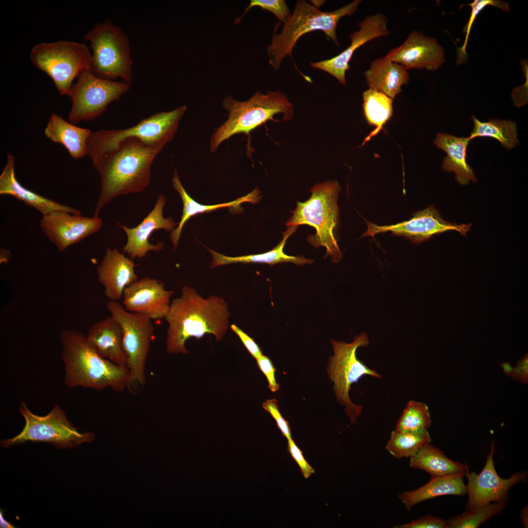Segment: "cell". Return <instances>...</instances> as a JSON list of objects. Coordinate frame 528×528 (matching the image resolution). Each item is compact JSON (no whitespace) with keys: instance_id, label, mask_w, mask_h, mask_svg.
<instances>
[{"instance_id":"1","label":"cell","mask_w":528,"mask_h":528,"mask_svg":"<svg viewBox=\"0 0 528 528\" xmlns=\"http://www.w3.org/2000/svg\"><path fill=\"white\" fill-rule=\"evenodd\" d=\"M167 144H152L131 138L92 161L101 177L94 216L114 198L143 192L149 186L151 167Z\"/></svg>"},{"instance_id":"2","label":"cell","mask_w":528,"mask_h":528,"mask_svg":"<svg viewBox=\"0 0 528 528\" xmlns=\"http://www.w3.org/2000/svg\"><path fill=\"white\" fill-rule=\"evenodd\" d=\"M227 303L221 297L203 298L196 290L185 286L181 296L174 299L165 317L168 324L166 351L170 354L189 353L185 343L189 338L199 339L205 334L220 340L229 326L230 312Z\"/></svg>"},{"instance_id":"3","label":"cell","mask_w":528,"mask_h":528,"mask_svg":"<svg viewBox=\"0 0 528 528\" xmlns=\"http://www.w3.org/2000/svg\"><path fill=\"white\" fill-rule=\"evenodd\" d=\"M60 339L62 346L61 358L65 366L64 382L67 387L98 390L109 387L117 392L128 387V368L100 356L82 331L74 329H65L61 332Z\"/></svg>"},{"instance_id":"4","label":"cell","mask_w":528,"mask_h":528,"mask_svg":"<svg viewBox=\"0 0 528 528\" xmlns=\"http://www.w3.org/2000/svg\"><path fill=\"white\" fill-rule=\"evenodd\" d=\"M340 187L336 180H328L314 185L310 189V197L306 201L297 202L292 215L286 225L307 224L313 227L314 235H309L308 241L317 248L324 246L326 256L332 261L338 263L342 253L337 243V231L339 223V207L337 200Z\"/></svg>"},{"instance_id":"5","label":"cell","mask_w":528,"mask_h":528,"mask_svg":"<svg viewBox=\"0 0 528 528\" xmlns=\"http://www.w3.org/2000/svg\"><path fill=\"white\" fill-rule=\"evenodd\" d=\"M355 0L341 8L330 12H322L307 1H297L294 12L284 24L280 34L275 32L266 48L269 63L277 70L283 60L291 53L298 39L303 35L314 30H321L339 46L336 30L340 19L353 14L361 3Z\"/></svg>"},{"instance_id":"6","label":"cell","mask_w":528,"mask_h":528,"mask_svg":"<svg viewBox=\"0 0 528 528\" xmlns=\"http://www.w3.org/2000/svg\"><path fill=\"white\" fill-rule=\"evenodd\" d=\"M222 106L228 112V119L215 130L210 142V151L214 153L224 141L238 133L249 135L255 128L276 114L283 113V119L289 120L293 116V106L280 91L264 94L257 91L245 101H239L232 95L225 96Z\"/></svg>"},{"instance_id":"7","label":"cell","mask_w":528,"mask_h":528,"mask_svg":"<svg viewBox=\"0 0 528 528\" xmlns=\"http://www.w3.org/2000/svg\"><path fill=\"white\" fill-rule=\"evenodd\" d=\"M92 50L91 70L103 79L118 78L131 85L133 61L128 36L110 20L99 22L84 36Z\"/></svg>"},{"instance_id":"8","label":"cell","mask_w":528,"mask_h":528,"mask_svg":"<svg viewBox=\"0 0 528 528\" xmlns=\"http://www.w3.org/2000/svg\"><path fill=\"white\" fill-rule=\"evenodd\" d=\"M19 411L24 418L25 425L16 436L0 441V445L3 448L30 441L47 442L59 449H71L94 439L95 434L92 432L78 431L69 421L64 410L57 404L45 416L34 414L23 401L20 404Z\"/></svg>"},{"instance_id":"9","label":"cell","mask_w":528,"mask_h":528,"mask_svg":"<svg viewBox=\"0 0 528 528\" xmlns=\"http://www.w3.org/2000/svg\"><path fill=\"white\" fill-rule=\"evenodd\" d=\"M187 109L181 106L169 111L157 112L126 129L92 132L88 139L87 155L93 161L131 138L152 144H167L175 136Z\"/></svg>"},{"instance_id":"10","label":"cell","mask_w":528,"mask_h":528,"mask_svg":"<svg viewBox=\"0 0 528 528\" xmlns=\"http://www.w3.org/2000/svg\"><path fill=\"white\" fill-rule=\"evenodd\" d=\"M30 58L35 66L52 79L62 95H69L74 79L91 66V53L86 44L71 41L38 44Z\"/></svg>"},{"instance_id":"11","label":"cell","mask_w":528,"mask_h":528,"mask_svg":"<svg viewBox=\"0 0 528 528\" xmlns=\"http://www.w3.org/2000/svg\"><path fill=\"white\" fill-rule=\"evenodd\" d=\"M333 355L330 357L327 365V373L333 383V390L336 400L344 406V411L351 423H355L360 415L363 407L353 403L350 398L349 392L352 384L357 383L364 375L380 378L381 376L359 360L356 356L359 347L369 344L368 335L365 332L356 336L351 343L331 340Z\"/></svg>"},{"instance_id":"12","label":"cell","mask_w":528,"mask_h":528,"mask_svg":"<svg viewBox=\"0 0 528 528\" xmlns=\"http://www.w3.org/2000/svg\"><path fill=\"white\" fill-rule=\"evenodd\" d=\"M106 307L122 328L129 372L128 386L134 383L143 386L146 381V363L154 330L152 319L126 310L115 301L109 300Z\"/></svg>"},{"instance_id":"13","label":"cell","mask_w":528,"mask_h":528,"mask_svg":"<svg viewBox=\"0 0 528 528\" xmlns=\"http://www.w3.org/2000/svg\"><path fill=\"white\" fill-rule=\"evenodd\" d=\"M130 88L131 85L123 81L99 78L90 69L84 71L73 85L69 95L72 106L68 121L76 125L97 118L106 111L111 103L119 100Z\"/></svg>"},{"instance_id":"14","label":"cell","mask_w":528,"mask_h":528,"mask_svg":"<svg viewBox=\"0 0 528 528\" xmlns=\"http://www.w3.org/2000/svg\"><path fill=\"white\" fill-rule=\"evenodd\" d=\"M367 225L368 229L362 236H374L379 233L391 232L394 235L404 237L417 244L449 231H456L462 236H466L471 226V223L457 224L444 220L433 205L415 213L407 221L383 226L367 222Z\"/></svg>"},{"instance_id":"15","label":"cell","mask_w":528,"mask_h":528,"mask_svg":"<svg viewBox=\"0 0 528 528\" xmlns=\"http://www.w3.org/2000/svg\"><path fill=\"white\" fill-rule=\"evenodd\" d=\"M494 444L492 443L485 465L479 474L475 472H469L468 469L466 471L465 475L468 480L466 493L468 496L467 509L505 500L510 489L527 477L528 472L524 471L515 473L507 479L501 478L494 465Z\"/></svg>"},{"instance_id":"16","label":"cell","mask_w":528,"mask_h":528,"mask_svg":"<svg viewBox=\"0 0 528 528\" xmlns=\"http://www.w3.org/2000/svg\"><path fill=\"white\" fill-rule=\"evenodd\" d=\"M40 226L50 242L63 251L98 231L102 220L99 217L88 218L81 214L55 211L43 215Z\"/></svg>"},{"instance_id":"17","label":"cell","mask_w":528,"mask_h":528,"mask_svg":"<svg viewBox=\"0 0 528 528\" xmlns=\"http://www.w3.org/2000/svg\"><path fill=\"white\" fill-rule=\"evenodd\" d=\"M173 292L154 278L138 279L124 290L123 307L130 312L144 315L152 320L165 318Z\"/></svg>"},{"instance_id":"18","label":"cell","mask_w":528,"mask_h":528,"mask_svg":"<svg viewBox=\"0 0 528 528\" xmlns=\"http://www.w3.org/2000/svg\"><path fill=\"white\" fill-rule=\"evenodd\" d=\"M389 60L408 69H439L445 62L444 50L434 38L414 30L401 45L392 49L385 56Z\"/></svg>"},{"instance_id":"19","label":"cell","mask_w":528,"mask_h":528,"mask_svg":"<svg viewBox=\"0 0 528 528\" xmlns=\"http://www.w3.org/2000/svg\"><path fill=\"white\" fill-rule=\"evenodd\" d=\"M165 202L164 196L159 195L153 210L135 227L129 228L117 222L127 237L123 250L132 259L145 257L151 251L158 252L161 250L164 246L163 242H159L155 244L151 243L149 241L150 237L154 231L159 229L172 232L178 225L172 218L163 217V210Z\"/></svg>"},{"instance_id":"20","label":"cell","mask_w":528,"mask_h":528,"mask_svg":"<svg viewBox=\"0 0 528 528\" xmlns=\"http://www.w3.org/2000/svg\"><path fill=\"white\" fill-rule=\"evenodd\" d=\"M387 17L381 14L367 17L358 23L360 29L350 35V46L331 59L311 63V67L322 70L336 78L342 85L346 84V72L354 51L366 43L390 33L387 27Z\"/></svg>"},{"instance_id":"21","label":"cell","mask_w":528,"mask_h":528,"mask_svg":"<svg viewBox=\"0 0 528 528\" xmlns=\"http://www.w3.org/2000/svg\"><path fill=\"white\" fill-rule=\"evenodd\" d=\"M136 265L117 249L108 248L97 266L98 282L104 288V294L109 300L117 301L123 296L124 289L138 279L134 268Z\"/></svg>"},{"instance_id":"22","label":"cell","mask_w":528,"mask_h":528,"mask_svg":"<svg viewBox=\"0 0 528 528\" xmlns=\"http://www.w3.org/2000/svg\"><path fill=\"white\" fill-rule=\"evenodd\" d=\"M86 337L100 356L119 366L127 367L122 328L113 317H107L95 322L90 327Z\"/></svg>"},{"instance_id":"23","label":"cell","mask_w":528,"mask_h":528,"mask_svg":"<svg viewBox=\"0 0 528 528\" xmlns=\"http://www.w3.org/2000/svg\"><path fill=\"white\" fill-rule=\"evenodd\" d=\"M15 156L7 154L6 164L0 175V194L11 196L26 205L33 207L43 216L55 211H65L72 214H81L74 208L59 203L23 187L15 175Z\"/></svg>"},{"instance_id":"24","label":"cell","mask_w":528,"mask_h":528,"mask_svg":"<svg viewBox=\"0 0 528 528\" xmlns=\"http://www.w3.org/2000/svg\"><path fill=\"white\" fill-rule=\"evenodd\" d=\"M172 182L174 188L179 193L183 202L182 214L180 220L177 227L171 232L170 234L171 241L174 249H176L178 245L185 224L192 217L198 214L226 207L238 212L242 210L240 206L242 203L246 202L256 203L262 198V196L260 195V191L257 188H256L246 196L230 202L215 205H203L198 202L189 196L183 186L175 169H174Z\"/></svg>"},{"instance_id":"25","label":"cell","mask_w":528,"mask_h":528,"mask_svg":"<svg viewBox=\"0 0 528 528\" xmlns=\"http://www.w3.org/2000/svg\"><path fill=\"white\" fill-rule=\"evenodd\" d=\"M470 141L468 137L438 133L434 142L447 154L443 159L442 168L449 173L454 172L456 180L462 185L468 184L470 181L477 182L472 168L466 161V149Z\"/></svg>"},{"instance_id":"26","label":"cell","mask_w":528,"mask_h":528,"mask_svg":"<svg viewBox=\"0 0 528 528\" xmlns=\"http://www.w3.org/2000/svg\"><path fill=\"white\" fill-rule=\"evenodd\" d=\"M364 76L370 88L393 100L401 92L402 86L407 85L410 80L404 66L389 60L385 56L372 62Z\"/></svg>"},{"instance_id":"27","label":"cell","mask_w":528,"mask_h":528,"mask_svg":"<svg viewBox=\"0 0 528 528\" xmlns=\"http://www.w3.org/2000/svg\"><path fill=\"white\" fill-rule=\"evenodd\" d=\"M464 474L433 476L429 482L412 491L403 492L398 499L408 511L421 502L443 495L464 496L467 487L463 481Z\"/></svg>"},{"instance_id":"28","label":"cell","mask_w":528,"mask_h":528,"mask_svg":"<svg viewBox=\"0 0 528 528\" xmlns=\"http://www.w3.org/2000/svg\"><path fill=\"white\" fill-rule=\"evenodd\" d=\"M89 129L81 128L52 113L44 129L45 136L51 141L62 144L74 159H80L88 153V142L91 133Z\"/></svg>"},{"instance_id":"29","label":"cell","mask_w":528,"mask_h":528,"mask_svg":"<svg viewBox=\"0 0 528 528\" xmlns=\"http://www.w3.org/2000/svg\"><path fill=\"white\" fill-rule=\"evenodd\" d=\"M297 227L296 226H288L286 230L283 233L282 240L279 244L271 250L264 253L229 257L207 248L212 256L211 266L214 267L224 264L240 263L267 264L270 265L284 262H291L297 265L311 264L313 262L312 260L307 259L303 256H289L284 252V248L286 240L295 232Z\"/></svg>"},{"instance_id":"30","label":"cell","mask_w":528,"mask_h":528,"mask_svg":"<svg viewBox=\"0 0 528 528\" xmlns=\"http://www.w3.org/2000/svg\"><path fill=\"white\" fill-rule=\"evenodd\" d=\"M411 467L424 470L433 476L466 474L467 466L447 458L439 449L430 444L423 446L410 458Z\"/></svg>"},{"instance_id":"31","label":"cell","mask_w":528,"mask_h":528,"mask_svg":"<svg viewBox=\"0 0 528 528\" xmlns=\"http://www.w3.org/2000/svg\"><path fill=\"white\" fill-rule=\"evenodd\" d=\"M471 118L474 126L468 136L470 140L477 137H489L496 139L508 150L519 144L517 125L514 122L497 119L481 122L474 116Z\"/></svg>"},{"instance_id":"32","label":"cell","mask_w":528,"mask_h":528,"mask_svg":"<svg viewBox=\"0 0 528 528\" xmlns=\"http://www.w3.org/2000/svg\"><path fill=\"white\" fill-rule=\"evenodd\" d=\"M365 116L369 124L375 129L364 141L376 134L393 115V99L386 95L373 89L364 91L362 95Z\"/></svg>"},{"instance_id":"33","label":"cell","mask_w":528,"mask_h":528,"mask_svg":"<svg viewBox=\"0 0 528 528\" xmlns=\"http://www.w3.org/2000/svg\"><path fill=\"white\" fill-rule=\"evenodd\" d=\"M431 440L428 430L417 432L395 430L391 432L385 449L396 458H410Z\"/></svg>"},{"instance_id":"34","label":"cell","mask_w":528,"mask_h":528,"mask_svg":"<svg viewBox=\"0 0 528 528\" xmlns=\"http://www.w3.org/2000/svg\"><path fill=\"white\" fill-rule=\"evenodd\" d=\"M506 500L494 502L474 509H468L448 521V528H476L505 509Z\"/></svg>"},{"instance_id":"35","label":"cell","mask_w":528,"mask_h":528,"mask_svg":"<svg viewBox=\"0 0 528 528\" xmlns=\"http://www.w3.org/2000/svg\"><path fill=\"white\" fill-rule=\"evenodd\" d=\"M431 419L428 406L423 403L410 400L396 423L395 430L417 432L428 430Z\"/></svg>"},{"instance_id":"36","label":"cell","mask_w":528,"mask_h":528,"mask_svg":"<svg viewBox=\"0 0 528 528\" xmlns=\"http://www.w3.org/2000/svg\"><path fill=\"white\" fill-rule=\"evenodd\" d=\"M469 5L471 7V11L468 21L463 28V32L465 33L464 42L461 47L457 49L458 59L457 64L458 65L463 63L467 59L465 49L468 39L472 25L478 14L487 5H492L497 7L505 12L510 11L508 3L502 0H476L473 2L469 4Z\"/></svg>"},{"instance_id":"37","label":"cell","mask_w":528,"mask_h":528,"mask_svg":"<svg viewBox=\"0 0 528 528\" xmlns=\"http://www.w3.org/2000/svg\"><path fill=\"white\" fill-rule=\"evenodd\" d=\"M260 7L271 12L284 24L289 20L291 14L284 0H251L243 15L235 22L238 23L247 11L253 7Z\"/></svg>"},{"instance_id":"38","label":"cell","mask_w":528,"mask_h":528,"mask_svg":"<svg viewBox=\"0 0 528 528\" xmlns=\"http://www.w3.org/2000/svg\"><path fill=\"white\" fill-rule=\"evenodd\" d=\"M263 408L268 412L276 421L277 426L282 435L287 440L291 438V431L289 423L283 417L278 407V401L275 398L267 399L262 403Z\"/></svg>"},{"instance_id":"39","label":"cell","mask_w":528,"mask_h":528,"mask_svg":"<svg viewBox=\"0 0 528 528\" xmlns=\"http://www.w3.org/2000/svg\"><path fill=\"white\" fill-rule=\"evenodd\" d=\"M504 373L507 376L512 377L515 381L524 384L528 382V353L521 357L514 367H512L508 363L505 362L501 365Z\"/></svg>"},{"instance_id":"40","label":"cell","mask_w":528,"mask_h":528,"mask_svg":"<svg viewBox=\"0 0 528 528\" xmlns=\"http://www.w3.org/2000/svg\"><path fill=\"white\" fill-rule=\"evenodd\" d=\"M396 528H448V521L431 515H427L418 520L412 521Z\"/></svg>"},{"instance_id":"41","label":"cell","mask_w":528,"mask_h":528,"mask_svg":"<svg viewBox=\"0 0 528 528\" xmlns=\"http://www.w3.org/2000/svg\"><path fill=\"white\" fill-rule=\"evenodd\" d=\"M287 451L298 465L303 477L308 479L314 473L313 468L304 457L302 451L296 445L292 439L288 440Z\"/></svg>"},{"instance_id":"42","label":"cell","mask_w":528,"mask_h":528,"mask_svg":"<svg viewBox=\"0 0 528 528\" xmlns=\"http://www.w3.org/2000/svg\"><path fill=\"white\" fill-rule=\"evenodd\" d=\"M256 360L258 367L266 377L269 389L272 392L278 391L280 386L275 379L276 369L271 360L263 354L258 357Z\"/></svg>"},{"instance_id":"43","label":"cell","mask_w":528,"mask_h":528,"mask_svg":"<svg viewBox=\"0 0 528 528\" xmlns=\"http://www.w3.org/2000/svg\"><path fill=\"white\" fill-rule=\"evenodd\" d=\"M230 327L232 330L238 336L245 348L253 358L256 359L263 354L259 345L250 336L235 324H232Z\"/></svg>"},{"instance_id":"44","label":"cell","mask_w":528,"mask_h":528,"mask_svg":"<svg viewBox=\"0 0 528 528\" xmlns=\"http://www.w3.org/2000/svg\"><path fill=\"white\" fill-rule=\"evenodd\" d=\"M3 511H0V527L1 528H13L15 527L9 522L6 520L3 515Z\"/></svg>"},{"instance_id":"45","label":"cell","mask_w":528,"mask_h":528,"mask_svg":"<svg viewBox=\"0 0 528 528\" xmlns=\"http://www.w3.org/2000/svg\"><path fill=\"white\" fill-rule=\"evenodd\" d=\"M527 510H527H527H526V507H525V508H524V509H523V510H522V514H521V519H522V522H523V523L524 524V525H525V526H527H527H528V525H527L526 524V522H528V521H527V520H526V516H528V515H527V514H528V513H527L528 511H527Z\"/></svg>"}]
</instances>
